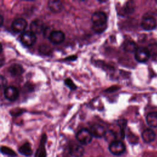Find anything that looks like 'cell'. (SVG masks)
Returning a JSON list of instances; mask_svg holds the SVG:
<instances>
[{
	"instance_id": "6da1fadb",
	"label": "cell",
	"mask_w": 157,
	"mask_h": 157,
	"mask_svg": "<svg viewBox=\"0 0 157 157\" xmlns=\"http://www.w3.org/2000/svg\"><path fill=\"white\" fill-rule=\"evenodd\" d=\"M93 137L90 130L86 128L81 129L76 134L77 140L82 145H87L90 144L92 140Z\"/></svg>"
},
{
	"instance_id": "7a4b0ae2",
	"label": "cell",
	"mask_w": 157,
	"mask_h": 157,
	"mask_svg": "<svg viewBox=\"0 0 157 157\" xmlns=\"http://www.w3.org/2000/svg\"><path fill=\"white\" fill-rule=\"evenodd\" d=\"M21 43L26 47H31L36 41V34L31 31H24L20 37Z\"/></svg>"
},
{
	"instance_id": "3957f363",
	"label": "cell",
	"mask_w": 157,
	"mask_h": 157,
	"mask_svg": "<svg viewBox=\"0 0 157 157\" xmlns=\"http://www.w3.org/2000/svg\"><path fill=\"white\" fill-rule=\"evenodd\" d=\"M92 25H107V16L106 13L102 11L94 12L91 17Z\"/></svg>"
},
{
	"instance_id": "277c9868",
	"label": "cell",
	"mask_w": 157,
	"mask_h": 157,
	"mask_svg": "<svg viewBox=\"0 0 157 157\" xmlns=\"http://www.w3.org/2000/svg\"><path fill=\"white\" fill-rule=\"evenodd\" d=\"M110 152L114 155H120L125 151V145L120 140H115L110 142L109 146Z\"/></svg>"
},
{
	"instance_id": "5b68a950",
	"label": "cell",
	"mask_w": 157,
	"mask_h": 157,
	"mask_svg": "<svg viewBox=\"0 0 157 157\" xmlns=\"http://www.w3.org/2000/svg\"><path fill=\"white\" fill-rule=\"evenodd\" d=\"M27 21L23 18H18L15 19L11 24L12 30L16 33H23L27 27Z\"/></svg>"
},
{
	"instance_id": "8992f818",
	"label": "cell",
	"mask_w": 157,
	"mask_h": 157,
	"mask_svg": "<svg viewBox=\"0 0 157 157\" xmlns=\"http://www.w3.org/2000/svg\"><path fill=\"white\" fill-rule=\"evenodd\" d=\"M134 53L135 59L139 63H145L147 61L150 57V55L147 48H145L144 47H138Z\"/></svg>"
},
{
	"instance_id": "52a82bcc",
	"label": "cell",
	"mask_w": 157,
	"mask_h": 157,
	"mask_svg": "<svg viewBox=\"0 0 157 157\" xmlns=\"http://www.w3.org/2000/svg\"><path fill=\"white\" fill-rule=\"evenodd\" d=\"M48 38L51 43L57 45L62 43L64 41L65 39V34L62 31L53 30Z\"/></svg>"
},
{
	"instance_id": "ba28073f",
	"label": "cell",
	"mask_w": 157,
	"mask_h": 157,
	"mask_svg": "<svg viewBox=\"0 0 157 157\" xmlns=\"http://www.w3.org/2000/svg\"><path fill=\"white\" fill-rule=\"evenodd\" d=\"M4 95L9 101H14L19 96V91L17 87L14 86H9L4 90Z\"/></svg>"
},
{
	"instance_id": "9c48e42d",
	"label": "cell",
	"mask_w": 157,
	"mask_h": 157,
	"mask_svg": "<svg viewBox=\"0 0 157 157\" xmlns=\"http://www.w3.org/2000/svg\"><path fill=\"white\" fill-rule=\"evenodd\" d=\"M140 26L142 29L146 31L154 29L156 26V20L151 16L144 17L141 20Z\"/></svg>"
},
{
	"instance_id": "30bf717a",
	"label": "cell",
	"mask_w": 157,
	"mask_h": 157,
	"mask_svg": "<svg viewBox=\"0 0 157 157\" xmlns=\"http://www.w3.org/2000/svg\"><path fill=\"white\" fill-rule=\"evenodd\" d=\"M30 31L35 34H40L44 31L45 27L43 21L38 18L33 20L30 23Z\"/></svg>"
},
{
	"instance_id": "8fae6325",
	"label": "cell",
	"mask_w": 157,
	"mask_h": 157,
	"mask_svg": "<svg viewBox=\"0 0 157 157\" xmlns=\"http://www.w3.org/2000/svg\"><path fill=\"white\" fill-rule=\"evenodd\" d=\"M90 131L93 137L96 138H101L104 137L106 133L104 128L99 124H94L91 126Z\"/></svg>"
},
{
	"instance_id": "7c38bea8",
	"label": "cell",
	"mask_w": 157,
	"mask_h": 157,
	"mask_svg": "<svg viewBox=\"0 0 157 157\" xmlns=\"http://www.w3.org/2000/svg\"><path fill=\"white\" fill-rule=\"evenodd\" d=\"M69 152L72 156L81 157L83 155L84 148L81 145L73 144L69 146Z\"/></svg>"
},
{
	"instance_id": "4fadbf2b",
	"label": "cell",
	"mask_w": 157,
	"mask_h": 157,
	"mask_svg": "<svg viewBox=\"0 0 157 157\" xmlns=\"http://www.w3.org/2000/svg\"><path fill=\"white\" fill-rule=\"evenodd\" d=\"M9 73L13 77H19L24 72V69L21 65L17 63L11 64L7 69Z\"/></svg>"
},
{
	"instance_id": "5bb4252c",
	"label": "cell",
	"mask_w": 157,
	"mask_h": 157,
	"mask_svg": "<svg viewBox=\"0 0 157 157\" xmlns=\"http://www.w3.org/2000/svg\"><path fill=\"white\" fill-rule=\"evenodd\" d=\"M48 7L51 12L56 13L62 10L63 6L61 1L50 0L48 1Z\"/></svg>"
},
{
	"instance_id": "9a60e30c",
	"label": "cell",
	"mask_w": 157,
	"mask_h": 157,
	"mask_svg": "<svg viewBox=\"0 0 157 157\" xmlns=\"http://www.w3.org/2000/svg\"><path fill=\"white\" fill-rule=\"evenodd\" d=\"M156 135L155 132L151 129H146L142 133V138L146 143H150L155 139Z\"/></svg>"
},
{
	"instance_id": "2e32d148",
	"label": "cell",
	"mask_w": 157,
	"mask_h": 157,
	"mask_svg": "<svg viewBox=\"0 0 157 157\" xmlns=\"http://www.w3.org/2000/svg\"><path fill=\"white\" fill-rule=\"evenodd\" d=\"M46 141V136L44 134L42 137L40 145L36 150L35 157H46V150L45 148V143Z\"/></svg>"
},
{
	"instance_id": "e0dca14e",
	"label": "cell",
	"mask_w": 157,
	"mask_h": 157,
	"mask_svg": "<svg viewBox=\"0 0 157 157\" xmlns=\"http://www.w3.org/2000/svg\"><path fill=\"white\" fill-rule=\"evenodd\" d=\"M18 151L21 155L25 156H31L33 153L31 144L28 142H26L20 146L18 148Z\"/></svg>"
},
{
	"instance_id": "ac0fdd59",
	"label": "cell",
	"mask_w": 157,
	"mask_h": 157,
	"mask_svg": "<svg viewBox=\"0 0 157 157\" xmlns=\"http://www.w3.org/2000/svg\"><path fill=\"white\" fill-rule=\"evenodd\" d=\"M147 124L152 128L157 127V112H150L146 117Z\"/></svg>"
},
{
	"instance_id": "d6986e66",
	"label": "cell",
	"mask_w": 157,
	"mask_h": 157,
	"mask_svg": "<svg viewBox=\"0 0 157 157\" xmlns=\"http://www.w3.org/2000/svg\"><path fill=\"white\" fill-rule=\"evenodd\" d=\"M138 47L136 44L132 40H126L123 43V49L126 52L132 53L136 52Z\"/></svg>"
},
{
	"instance_id": "ffe728a7",
	"label": "cell",
	"mask_w": 157,
	"mask_h": 157,
	"mask_svg": "<svg viewBox=\"0 0 157 157\" xmlns=\"http://www.w3.org/2000/svg\"><path fill=\"white\" fill-rule=\"evenodd\" d=\"M135 9V4L133 1H128L126 3L123 7V12L126 14H129L132 13Z\"/></svg>"
},
{
	"instance_id": "44dd1931",
	"label": "cell",
	"mask_w": 157,
	"mask_h": 157,
	"mask_svg": "<svg viewBox=\"0 0 157 157\" xmlns=\"http://www.w3.org/2000/svg\"><path fill=\"white\" fill-rule=\"evenodd\" d=\"M147 48L150 53V56L153 58L157 57V43L150 44Z\"/></svg>"
},
{
	"instance_id": "7402d4cb",
	"label": "cell",
	"mask_w": 157,
	"mask_h": 157,
	"mask_svg": "<svg viewBox=\"0 0 157 157\" xmlns=\"http://www.w3.org/2000/svg\"><path fill=\"white\" fill-rule=\"evenodd\" d=\"M1 151V153L2 154L6 155H8L9 156L14 157V156H17L15 152L12 149H11L9 147H6V146H2Z\"/></svg>"
},
{
	"instance_id": "603a6c76",
	"label": "cell",
	"mask_w": 157,
	"mask_h": 157,
	"mask_svg": "<svg viewBox=\"0 0 157 157\" xmlns=\"http://www.w3.org/2000/svg\"><path fill=\"white\" fill-rule=\"evenodd\" d=\"M107 28V25H92L91 28L93 31L97 34H101L105 31Z\"/></svg>"
},
{
	"instance_id": "cb8c5ba5",
	"label": "cell",
	"mask_w": 157,
	"mask_h": 157,
	"mask_svg": "<svg viewBox=\"0 0 157 157\" xmlns=\"http://www.w3.org/2000/svg\"><path fill=\"white\" fill-rule=\"evenodd\" d=\"M64 84L71 90H75L77 89V86L70 78H67L64 80Z\"/></svg>"
},
{
	"instance_id": "d4e9b609",
	"label": "cell",
	"mask_w": 157,
	"mask_h": 157,
	"mask_svg": "<svg viewBox=\"0 0 157 157\" xmlns=\"http://www.w3.org/2000/svg\"><path fill=\"white\" fill-rule=\"evenodd\" d=\"M6 85H7L6 78L4 76L1 75V88L4 90L6 88Z\"/></svg>"
},
{
	"instance_id": "484cf974",
	"label": "cell",
	"mask_w": 157,
	"mask_h": 157,
	"mask_svg": "<svg viewBox=\"0 0 157 157\" xmlns=\"http://www.w3.org/2000/svg\"><path fill=\"white\" fill-rule=\"evenodd\" d=\"M2 22H3V17L1 15V26L2 25Z\"/></svg>"
}]
</instances>
